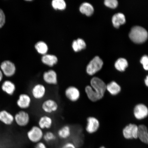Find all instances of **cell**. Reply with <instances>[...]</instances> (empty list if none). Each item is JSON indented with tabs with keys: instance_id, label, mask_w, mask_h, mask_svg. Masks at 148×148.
<instances>
[{
	"instance_id": "1",
	"label": "cell",
	"mask_w": 148,
	"mask_h": 148,
	"mask_svg": "<svg viewBox=\"0 0 148 148\" xmlns=\"http://www.w3.org/2000/svg\"><path fill=\"white\" fill-rule=\"evenodd\" d=\"M90 86L85 88L87 96L92 101L95 102L102 99L106 89V84L101 79L97 77H93L90 82Z\"/></svg>"
},
{
	"instance_id": "2",
	"label": "cell",
	"mask_w": 148,
	"mask_h": 148,
	"mask_svg": "<svg viewBox=\"0 0 148 148\" xmlns=\"http://www.w3.org/2000/svg\"><path fill=\"white\" fill-rule=\"evenodd\" d=\"M129 37L135 43H142L147 39L148 33L143 27L137 26L131 29L130 32Z\"/></svg>"
},
{
	"instance_id": "3",
	"label": "cell",
	"mask_w": 148,
	"mask_h": 148,
	"mask_svg": "<svg viewBox=\"0 0 148 148\" xmlns=\"http://www.w3.org/2000/svg\"><path fill=\"white\" fill-rule=\"evenodd\" d=\"M44 133L38 125H33L27 131V137L31 143L36 144L43 139Z\"/></svg>"
},
{
	"instance_id": "4",
	"label": "cell",
	"mask_w": 148,
	"mask_h": 148,
	"mask_svg": "<svg viewBox=\"0 0 148 148\" xmlns=\"http://www.w3.org/2000/svg\"><path fill=\"white\" fill-rule=\"evenodd\" d=\"M40 107L42 112L45 114L49 115L58 110L59 105L58 102L55 99L48 98L42 101Z\"/></svg>"
},
{
	"instance_id": "5",
	"label": "cell",
	"mask_w": 148,
	"mask_h": 148,
	"mask_svg": "<svg viewBox=\"0 0 148 148\" xmlns=\"http://www.w3.org/2000/svg\"><path fill=\"white\" fill-rule=\"evenodd\" d=\"M30 95L36 101H41L45 97L47 89L45 85L41 83H37L31 87Z\"/></svg>"
},
{
	"instance_id": "6",
	"label": "cell",
	"mask_w": 148,
	"mask_h": 148,
	"mask_svg": "<svg viewBox=\"0 0 148 148\" xmlns=\"http://www.w3.org/2000/svg\"><path fill=\"white\" fill-rule=\"evenodd\" d=\"M14 123L18 127H27L30 122L31 117L29 113L25 110H20L15 113Z\"/></svg>"
},
{
	"instance_id": "7",
	"label": "cell",
	"mask_w": 148,
	"mask_h": 148,
	"mask_svg": "<svg viewBox=\"0 0 148 148\" xmlns=\"http://www.w3.org/2000/svg\"><path fill=\"white\" fill-rule=\"evenodd\" d=\"M15 103L18 108L21 110H26L31 106L32 98L28 94L22 93L18 96Z\"/></svg>"
},
{
	"instance_id": "8",
	"label": "cell",
	"mask_w": 148,
	"mask_h": 148,
	"mask_svg": "<svg viewBox=\"0 0 148 148\" xmlns=\"http://www.w3.org/2000/svg\"><path fill=\"white\" fill-rule=\"evenodd\" d=\"M1 86V90L7 95L13 97L15 95L17 87L15 83L11 79H7L4 76Z\"/></svg>"
},
{
	"instance_id": "9",
	"label": "cell",
	"mask_w": 148,
	"mask_h": 148,
	"mask_svg": "<svg viewBox=\"0 0 148 148\" xmlns=\"http://www.w3.org/2000/svg\"><path fill=\"white\" fill-rule=\"evenodd\" d=\"M0 67L3 75L7 79H11L16 73V66L10 61H4L1 64Z\"/></svg>"
},
{
	"instance_id": "10",
	"label": "cell",
	"mask_w": 148,
	"mask_h": 148,
	"mask_svg": "<svg viewBox=\"0 0 148 148\" xmlns=\"http://www.w3.org/2000/svg\"><path fill=\"white\" fill-rule=\"evenodd\" d=\"M103 64V61L99 56L94 57L87 66V73L90 75H94L101 69Z\"/></svg>"
},
{
	"instance_id": "11",
	"label": "cell",
	"mask_w": 148,
	"mask_h": 148,
	"mask_svg": "<svg viewBox=\"0 0 148 148\" xmlns=\"http://www.w3.org/2000/svg\"><path fill=\"white\" fill-rule=\"evenodd\" d=\"M138 126L135 124L130 123L123 128V134L126 139H136L138 138Z\"/></svg>"
},
{
	"instance_id": "12",
	"label": "cell",
	"mask_w": 148,
	"mask_h": 148,
	"mask_svg": "<svg viewBox=\"0 0 148 148\" xmlns=\"http://www.w3.org/2000/svg\"><path fill=\"white\" fill-rule=\"evenodd\" d=\"M64 94L66 99L72 102L77 101L80 97V91L74 86H68L65 90Z\"/></svg>"
},
{
	"instance_id": "13",
	"label": "cell",
	"mask_w": 148,
	"mask_h": 148,
	"mask_svg": "<svg viewBox=\"0 0 148 148\" xmlns=\"http://www.w3.org/2000/svg\"><path fill=\"white\" fill-rule=\"evenodd\" d=\"M42 79L44 83L49 86H56L58 84V76L54 70H50L44 72Z\"/></svg>"
},
{
	"instance_id": "14",
	"label": "cell",
	"mask_w": 148,
	"mask_h": 148,
	"mask_svg": "<svg viewBox=\"0 0 148 148\" xmlns=\"http://www.w3.org/2000/svg\"><path fill=\"white\" fill-rule=\"evenodd\" d=\"M53 124L52 118L48 114L40 116L38 121V125L42 130H48L51 128Z\"/></svg>"
},
{
	"instance_id": "15",
	"label": "cell",
	"mask_w": 148,
	"mask_h": 148,
	"mask_svg": "<svg viewBox=\"0 0 148 148\" xmlns=\"http://www.w3.org/2000/svg\"><path fill=\"white\" fill-rule=\"evenodd\" d=\"M134 114L135 118L138 120L145 119L148 115V109L143 103H138L134 107Z\"/></svg>"
},
{
	"instance_id": "16",
	"label": "cell",
	"mask_w": 148,
	"mask_h": 148,
	"mask_svg": "<svg viewBox=\"0 0 148 148\" xmlns=\"http://www.w3.org/2000/svg\"><path fill=\"white\" fill-rule=\"evenodd\" d=\"M99 120L97 118L94 116H90L87 119L86 132L89 134H94L99 129Z\"/></svg>"
},
{
	"instance_id": "17",
	"label": "cell",
	"mask_w": 148,
	"mask_h": 148,
	"mask_svg": "<svg viewBox=\"0 0 148 148\" xmlns=\"http://www.w3.org/2000/svg\"><path fill=\"white\" fill-rule=\"evenodd\" d=\"M0 122L8 126L14 125V114L6 110L0 111Z\"/></svg>"
},
{
	"instance_id": "18",
	"label": "cell",
	"mask_w": 148,
	"mask_h": 148,
	"mask_svg": "<svg viewBox=\"0 0 148 148\" xmlns=\"http://www.w3.org/2000/svg\"><path fill=\"white\" fill-rule=\"evenodd\" d=\"M71 133V127L69 125H65L58 129L57 132V135L61 139L64 140L70 137Z\"/></svg>"
},
{
	"instance_id": "19",
	"label": "cell",
	"mask_w": 148,
	"mask_h": 148,
	"mask_svg": "<svg viewBox=\"0 0 148 148\" xmlns=\"http://www.w3.org/2000/svg\"><path fill=\"white\" fill-rule=\"evenodd\" d=\"M138 138L144 144H148V132L147 127L143 125L138 126Z\"/></svg>"
},
{
	"instance_id": "20",
	"label": "cell",
	"mask_w": 148,
	"mask_h": 148,
	"mask_svg": "<svg viewBox=\"0 0 148 148\" xmlns=\"http://www.w3.org/2000/svg\"><path fill=\"white\" fill-rule=\"evenodd\" d=\"M106 90L112 96H116L121 91V87L115 81H112L106 85Z\"/></svg>"
},
{
	"instance_id": "21",
	"label": "cell",
	"mask_w": 148,
	"mask_h": 148,
	"mask_svg": "<svg viewBox=\"0 0 148 148\" xmlns=\"http://www.w3.org/2000/svg\"><path fill=\"white\" fill-rule=\"evenodd\" d=\"M125 21L124 15L121 13L116 14L112 16V23L115 27H119L120 25L124 24Z\"/></svg>"
},
{
	"instance_id": "22",
	"label": "cell",
	"mask_w": 148,
	"mask_h": 148,
	"mask_svg": "<svg viewBox=\"0 0 148 148\" xmlns=\"http://www.w3.org/2000/svg\"><path fill=\"white\" fill-rule=\"evenodd\" d=\"M42 60L44 64L49 66H52L57 63L58 59L54 55H45L42 57Z\"/></svg>"
},
{
	"instance_id": "23",
	"label": "cell",
	"mask_w": 148,
	"mask_h": 148,
	"mask_svg": "<svg viewBox=\"0 0 148 148\" xmlns=\"http://www.w3.org/2000/svg\"><path fill=\"white\" fill-rule=\"evenodd\" d=\"M79 10L82 13L89 16L93 14L94 9L93 7L90 3H84L81 5Z\"/></svg>"
},
{
	"instance_id": "24",
	"label": "cell",
	"mask_w": 148,
	"mask_h": 148,
	"mask_svg": "<svg viewBox=\"0 0 148 148\" xmlns=\"http://www.w3.org/2000/svg\"><path fill=\"white\" fill-rule=\"evenodd\" d=\"M114 66L118 71H124L128 66V62L125 59L120 58L116 61Z\"/></svg>"
},
{
	"instance_id": "25",
	"label": "cell",
	"mask_w": 148,
	"mask_h": 148,
	"mask_svg": "<svg viewBox=\"0 0 148 148\" xmlns=\"http://www.w3.org/2000/svg\"><path fill=\"white\" fill-rule=\"evenodd\" d=\"M86 46V42L84 40L81 38L74 40L72 45L74 51L76 52L79 51L84 49Z\"/></svg>"
},
{
	"instance_id": "26",
	"label": "cell",
	"mask_w": 148,
	"mask_h": 148,
	"mask_svg": "<svg viewBox=\"0 0 148 148\" xmlns=\"http://www.w3.org/2000/svg\"><path fill=\"white\" fill-rule=\"evenodd\" d=\"M57 136L52 131H47L44 133L43 139L46 143H51L56 140Z\"/></svg>"
},
{
	"instance_id": "27",
	"label": "cell",
	"mask_w": 148,
	"mask_h": 148,
	"mask_svg": "<svg viewBox=\"0 0 148 148\" xmlns=\"http://www.w3.org/2000/svg\"><path fill=\"white\" fill-rule=\"evenodd\" d=\"M35 48L38 53L42 55L45 54L48 50L47 45L45 42L42 41L37 43L35 46Z\"/></svg>"
},
{
	"instance_id": "28",
	"label": "cell",
	"mask_w": 148,
	"mask_h": 148,
	"mask_svg": "<svg viewBox=\"0 0 148 148\" xmlns=\"http://www.w3.org/2000/svg\"><path fill=\"white\" fill-rule=\"evenodd\" d=\"M53 8L59 10H63L66 8L65 2L63 0H54L52 2Z\"/></svg>"
},
{
	"instance_id": "29",
	"label": "cell",
	"mask_w": 148,
	"mask_h": 148,
	"mask_svg": "<svg viewBox=\"0 0 148 148\" xmlns=\"http://www.w3.org/2000/svg\"><path fill=\"white\" fill-rule=\"evenodd\" d=\"M104 3L106 6L112 8H115L118 6V2L116 0H106Z\"/></svg>"
},
{
	"instance_id": "30",
	"label": "cell",
	"mask_w": 148,
	"mask_h": 148,
	"mask_svg": "<svg viewBox=\"0 0 148 148\" xmlns=\"http://www.w3.org/2000/svg\"><path fill=\"white\" fill-rule=\"evenodd\" d=\"M140 62L143 64L144 69L146 70L148 69V58L147 55H144L140 60Z\"/></svg>"
},
{
	"instance_id": "31",
	"label": "cell",
	"mask_w": 148,
	"mask_h": 148,
	"mask_svg": "<svg viewBox=\"0 0 148 148\" xmlns=\"http://www.w3.org/2000/svg\"><path fill=\"white\" fill-rule=\"evenodd\" d=\"M5 18L4 12L0 9V29L2 27L5 23Z\"/></svg>"
},
{
	"instance_id": "32",
	"label": "cell",
	"mask_w": 148,
	"mask_h": 148,
	"mask_svg": "<svg viewBox=\"0 0 148 148\" xmlns=\"http://www.w3.org/2000/svg\"><path fill=\"white\" fill-rule=\"evenodd\" d=\"M61 148H76V147L73 142H67L64 143Z\"/></svg>"
},
{
	"instance_id": "33",
	"label": "cell",
	"mask_w": 148,
	"mask_h": 148,
	"mask_svg": "<svg viewBox=\"0 0 148 148\" xmlns=\"http://www.w3.org/2000/svg\"><path fill=\"white\" fill-rule=\"evenodd\" d=\"M34 148H48V147L45 142L40 141L36 144Z\"/></svg>"
},
{
	"instance_id": "34",
	"label": "cell",
	"mask_w": 148,
	"mask_h": 148,
	"mask_svg": "<svg viewBox=\"0 0 148 148\" xmlns=\"http://www.w3.org/2000/svg\"><path fill=\"white\" fill-rule=\"evenodd\" d=\"M3 77H4V75H3L2 72L1 70L0 69V83L2 81Z\"/></svg>"
},
{
	"instance_id": "35",
	"label": "cell",
	"mask_w": 148,
	"mask_h": 148,
	"mask_svg": "<svg viewBox=\"0 0 148 148\" xmlns=\"http://www.w3.org/2000/svg\"><path fill=\"white\" fill-rule=\"evenodd\" d=\"M144 83L145 86L147 87L148 86V76L147 75L146 77V78L144 79Z\"/></svg>"
},
{
	"instance_id": "36",
	"label": "cell",
	"mask_w": 148,
	"mask_h": 148,
	"mask_svg": "<svg viewBox=\"0 0 148 148\" xmlns=\"http://www.w3.org/2000/svg\"><path fill=\"white\" fill-rule=\"evenodd\" d=\"M99 148H106L104 146H101L100 147H99Z\"/></svg>"
}]
</instances>
